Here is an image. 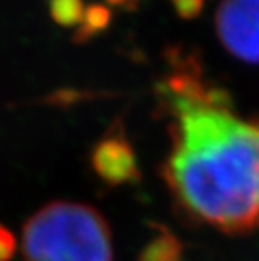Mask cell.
I'll list each match as a JSON object with an SVG mask.
<instances>
[{
    "instance_id": "1",
    "label": "cell",
    "mask_w": 259,
    "mask_h": 261,
    "mask_svg": "<svg viewBox=\"0 0 259 261\" xmlns=\"http://www.w3.org/2000/svg\"><path fill=\"white\" fill-rule=\"evenodd\" d=\"M172 147L163 179L190 219L227 234L259 231V118L234 113L195 77L170 81Z\"/></svg>"
},
{
    "instance_id": "2",
    "label": "cell",
    "mask_w": 259,
    "mask_h": 261,
    "mask_svg": "<svg viewBox=\"0 0 259 261\" xmlns=\"http://www.w3.org/2000/svg\"><path fill=\"white\" fill-rule=\"evenodd\" d=\"M22 253L25 261H113L111 231L91 205L51 202L27 219Z\"/></svg>"
},
{
    "instance_id": "3",
    "label": "cell",
    "mask_w": 259,
    "mask_h": 261,
    "mask_svg": "<svg viewBox=\"0 0 259 261\" xmlns=\"http://www.w3.org/2000/svg\"><path fill=\"white\" fill-rule=\"evenodd\" d=\"M216 27L229 53L246 63H259V0H222Z\"/></svg>"
},
{
    "instance_id": "4",
    "label": "cell",
    "mask_w": 259,
    "mask_h": 261,
    "mask_svg": "<svg viewBox=\"0 0 259 261\" xmlns=\"http://www.w3.org/2000/svg\"><path fill=\"white\" fill-rule=\"evenodd\" d=\"M93 167L104 182L120 186L138 174L133 148L121 133H109L93 152Z\"/></svg>"
},
{
    "instance_id": "5",
    "label": "cell",
    "mask_w": 259,
    "mask_h": 261,
    "mask_svg": "<svg viewBox=\"0 0 259 261\" xmlns=\"http://www.w3.org/2000/svg\"><path fill=\"white\" fill-rule=\"evenodd\" d=\"M14 253V238L0 227V261H7Z\"/></svg>"
}]
</instances>
